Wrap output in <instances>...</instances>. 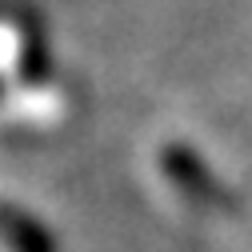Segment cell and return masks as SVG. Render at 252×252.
I'll return each mask as SVG.
<instances>
[{
	"label": "cell",
	"instance_id": "6da1fadb",
	"mask_svg": "<svg viewBox=\"0 0 252 252\" xmlns=\"http://www.w3.org/2000/svg\"><path fill=\"white\" fill-rule=\"evenodd\" d=\"M0 244L8 252H56V240L16 204H0Z\"/></svg>",
	"mask_w": 252,
	"mask_h": 252
}]
</instances>
